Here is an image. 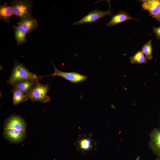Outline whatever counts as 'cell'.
I'll use <instances>...</instances> for the list:
<instances>
[{"label":"cell","mask_w":160,"mask_h":160,"mask_svg":"<svg viewBox=\"0 0 160 160\" xmlns=\"http://www.w3.org/2000/svg\"><path fill=\"white\" fill-rule=\"evenodd\" d=\"M153 29L157 39L160 40V26L157 27L154 26Z\"/></svg>","instance_id":"obj_19"},{"label":"cell","mask_w":160,"mask_h":160,"mask_svg":"<svg viewBox=\"0 0 160 160\" xmlns=\"http://www.w3.org/2000/svg\"><path fill=\"white\" fill-rule=\"evenodd\" d=\"M14 12L11 6H9L6 2L0 5V18L5 23L9 22L10 17L14 15Z\"/></svg>","instance_id":"obj_13"},{"label":"cell","mask_w":160,"mask_h":160,"mask_svg":"<svg viewBox=\"0 0 160 160\" xmlns=\"http://www.w3.org/2000/svg\"><path fill=\"white\" fill-rule=\"evenodd\" d=\"M26 32L27 34L37 28L38 24L37 20L33 17H29L17 23Z\"/></svg>","instance_id":"obj_12"},{"label":"cell","mask_w":160,"mask_h":160,"mask_svg":"<svg viewBox=\"0 0 160 160\" xmlns=\"http://www.w3.org/2000/svg\"><path fill=\"white\" fill-rule=\"evenodd\" d=\"M141 51L145 54L147 60H151L153 58L151 40H149L143 46L141 49Z\"/></svg>","instance_id":"obj_17"},{"label":"cell","mask_w":160,"mask_h":160,"mask_svg":"<svg viewBox=\"0 0 160 160\" xmlns=\"http://www.w3.org/2000/svg\"><path fill=\"white\" fill-rule=\"evenodd\" d=\"M150 146L154 153L160 159V130L155 128L150 134Z\"/></svg>","instance_id":"obj_9"},{"label":"cell","mask_w":160,"mask_h":160,"mask_svg":"<svg viewBox=\"0 0 160 160\" xmlns=\"http://www.w3.org/2000/svg\"><path fill=\"white\" fill-rule=\"evenodd\" d=\"M156 160H160V159L157 158L156 159Z\"/></svg>","instance_id":"obj_20"},{"label":"cell","mask_w":160,"mask_h":160,"mask_svg":"<svg viewBox=\"0 0 160 160\" xmlns=\"http://www.w3.org/2000/svg\"><path fill=\"white\" fill-rule=\"evenodd\" d=\"M54 67V73L48 75L58 76L64 78L71 83H76L85 81L87 79V76L81 74L76 72H65L61 71L58 69L52 62Z\"/></svg>","instance_id":"obj_6"},{"label":"cell","mask_w":160,"mask_h":160,"mask_svg":"<svg viewBox=\"0 0 160 160\" xmlns=\"http://www.w3.org/2000/svg\"><path fill=\"white\" fill-rule=\"evenodd\" d=\"M32 5L31 1L29 0H15L11 2L14 15H16L20 21L31 17Z\"/></svg>","instance_id":"obj_3"},{"label":"cell","mask_w":160,"mask_h":160,"mask_svg":"<svg viewBox=\"0 0 160 160\" xmlns=\"http://www.w3.org/2000/svg\"><path fill=\"white\" fill-rule=\"evenodd\" d=\"M112 15L111 9L103 11L95 9L90 12L81 20L74 22L73 25H76L85 23H94L104 16Z\"/></svg>","instance_id":"obj_5"},{"label":"cell","mask_w":160,"mask_h":160,"mask_svg":"<svg viewBox=\"0 0 160 160\" xmlns=\"http://www.w3.org/2000/svg\"><path fill=\"white\" fill-rule=\"evenodd\" d=\"M139 21L137 19L130 16L127 12L120 10L119 13L112 15L111 20L107 24L108 27L114 26L128 20Z\"/></svg>","instance_id":"obj_11"},{"label":"cell","mask_w":160,"mask_h":160,"mask_svg":"<svg viewBox=\"0 0 160 160\" xmlns=\"http://www.w3.org/2000/svg\"><path fill=\"white\" fill-rule=\"evenodd\" d=\"M3 135L5 139L9 142L17 144L23 141L26 135L25 131L14 129H4Z\"/></svg>","instance_id":"obj_8"},{"label":"cell","mask_w":160,"mask_h":160,"mask_svg":"<svg viewBox=\"0 0 160 160\" xmlns=\"http://www.w3.org/2000/svg\"><path fill=\"white\" fill-rule=\"evenodd\" d=\"M13 88L12 92L13 95V103L14 105H16L21 102L27 101L28 99L21 91L15 88Z\"/></svg>","instance_id":"obj_15"},{"label":"cell","mask_w":160,"mask_h":160,"mask_svg":"<svg viewBox=\"0 0 160 160\" xmlns=\"http://www.w3.org/2000/svg\"><path fill=\"white\" fill-rule=\"evenodd\" d=\"M80 149L84 151L89 150L91 148V141L89 139H83L79 142Z\"/></svg>","instance_id":"obj_18"},{"label":"cell","mask_w":160,"mask_h":160,"mask_svg":"<svg viewBox=\"0 0 160 160\" xmlns=\"http://www.w3.org/2000/svg\"><path fill=\"white\" fill-rule=\"evenodd\" d=\"M14 36L15 40L18 45L23 44L26 41V35L25 31L19 25L14 26Z\"/></svg>","instance_id":"obj_14"},{"label":"cell","mask_w":160,"mask_h":160,"mask_svg":"<svg viewBox=\"0 0 160 160\" xmlns=\"http://www.w3.org/2000/svg\"><path fill=\"white\" fill-rule=\"evenodd\" d=\"M143 9L147 10L149 15L160 23V0H142Z\"/></svg>","instance_id":"obj_7"},{"label":"cell","mask_w":160,"mask_h":160,"mask_svg":"<svg viewBox=\"0 0 160 160\" xmlns=\"http://www.w3.org/2000/svg\"><path fill=\"white\" fill-rule=\"evenodd\" d=\"M130 61L132 64H141L146 63L147 59L141 51H138L134 55L130 57Z\"/></svg>","instance_id":"obj_16"},{"label":"cell","mask_w":160,"mask_h":160,"mask_svg":"<svg viewBox=\"0 0 160 160\" xmlns=\"http://www.w3.org/2000/svg\"><path fill=\"white\" fill-rule=\"evenodd\" d=\"M26 128L27 123L24 119L18 115H12L4 122V129H14L25 131Z\"/></svg>","instance_id":"obj_4"},{"label":"cell","mask_w":160,"mask_h":160,"mask_svg":"<svg viewBox=\"0 0 160 160\" xmlns=\"http://www.w3.org/2000/svg\"><path fill=\"white\" fill-rule=\"evenodd\" d=\"M49 90V84H41L38 81L26 97L32 102L48 103L51 100L50 96L47 94Z\"/></svg>","instance_id":"obj_2"},{"label":"cell","mask_w":160,"mask_h":160,"mask_svg":"<svg viewBox=\"0 0 160 160\" xmlns=\"http://www.w3.org/2000/svg\"><path fill=\"white\" fill-rule=\"evenodd\" d=\"M47 76L36 75L29 71L23 63L16 60L15 61L10 76L7 83L13 87L16 83L21 81L31 79L39 81Z\"/></svg>","instance_id":"obj_1"},{"label":"cell","mask_w":160,"mask_h":160,"mask_svg":"<svg viewBox=\"0 0 160 160\" xmlns=\"http://www.w3.org/2000/svg\"><path fill=\"white\" fill-rule=\"evenodd\" d=\"M38 81L31 79L22 80L16 83L13 87L20 90L26 96Z\"/></svg>","instance_id":"obj_10"}]
</instances>
